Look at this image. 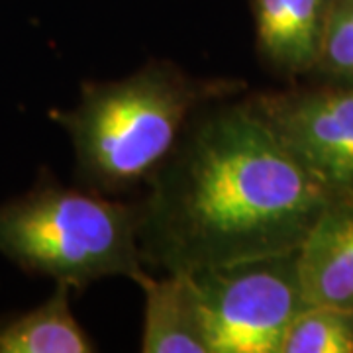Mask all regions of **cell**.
Returning a JSON list of instances; mask_svg holds the SVG:
<instances>
[{"mask_svg": "<svg viewBox=\"0 0 353 353\" xmlns=\"http://www.w3.org/2000/svg\"><path fill=\"white\" fill-rule=\"evenodd\" d=\"M145 187L143 267L183 275L299 250L334 196L250 97L202 106Z\"/></svg>", "mask_w": 353, "mask_h": 353, "instance_id": "6da1fadb", "label": "cell"}, {"mask_svg": "<svg viewBox=\"0 0 353 353\" xmlns=\"http://www.w3.org/2000/svg\"><path fill=\"white\" fill-rule=\"evenodd\" d=\"M245 88L238 79H201L153 59L124 79L83 83L75 106L50 116L71 138L81 185L116 196L150 181L202 106Z\"/></svg>", "mask_w": 353, "mask_h": 353, "instance_id": "7a4b0ae2", "label": "cell"}, {"mask_svg": "<svg viewBox=\"0 0 353 353\" xmlns=\"http://www.w3.org/2000/svg\"><path fill=\"white\" fill-rule=\"evenodd\" d=\"M0 253L26 273L85 289L104 277H134L143 261L138 204L63 187L50 175L0 204Z\"/></svg>", "mask_w": 353, "mask_h": 353, "instance_id": "3957f363", "label": "cell"}, {"mask_svg": "<svg viewBox=\"0 0 353 353\" xmlns=\"http://www.w3.org/2000/svg\"><path fill=\"white\" fill-rule=\"evenodd\" d=\"M208 353H279L306 306L296 250L189 273Z\"/></svg>", "mask_w": 353, "mask_h": 353, "instance_id": "277c9868", "label": "cell"}, {"mask_svg": "<svg viewBox=\"0 0 353 353\" xmlns=\"http://www.w3.org/2000/svg\"><path fill=\"white\" fill-rule=\"evenodd\" d=\"M250 99L332 194H353V87L310 81Z\"/></svg>", "mask_w": 353, "mask_h": 353, "instance_id": "5b68a950", "label": "cell"}, {"mask_svg": "<svg viewBox=\"0 0 353 353\" xmlns=\"http://www.w3.org/2000/svg\"><path fill=\"white\" fill-rule=\"evenodd\" d=\"M308 304L353 310V194H334L296 250Z\"/></svg>", "mask_w": 353, "mask_h": 353, "instance_id": "8992f818", "label": "cell"}, {"mask_svg": "<svg viewBox=\"0 0 353 353\" xmlns=\"http://www.w3.org/2000/svg\"><path fill=\"white\" fill-rule=\"evenodd\" d=\"M334 0H252L255 48L273 73L308 77L314 69Z\"/></svg>", "mask_w": 353, "mask_h": 353, "instance_id": "52a82bcc", "label": "cell"}, {"mask_svg": "<svg viewBox=\"0 0 353 353\" xmlns=\"http://www.w3.org/2000/svg\"><path fill=\"white\" fill-rule=\"evenodd\" d=\"M132 281L138 283L145 296L141 352L208 353L189 275L167 273L155 279L139 269Z\"/></svg>", "mask_w": 353, "mask_h": 353, "instance_id": "ba28073f", "label": "cell"}, {"mask_svg": "<svg viewBox=\"0 0 353 353\" xmlns=\"http://www.w3.org/2000/svg\"><path fill=\"white\" fill-rule=\"evenodd\" d=\"M71 287L57 283L50 299L0 322V353H92L94 341L77 322L69 303Z\"/></svg>", "mask_w": 353, "mask_h": 353, "instance_id": "9c48e42d", "label": "cell"}, {"mask_svg": "<svg viewBox=\"0 0 353 353\" xmlns=\"http://www.w3.org/2000/svg\"><path fill=\"white\" fill-rule=\"evenodd\" d=\"M279 353H353V310L306 306L290 322Z\"/></svg>", "mask_w": 353, "mask_h": 353, "instance_id": "30bf717a", "label": "cell"}, {"mask_svg": "<svg viewBox=\"0 0 353 353\" xmlns=\"http://www.w3.org/2000/svg\"><path fill=\"white\" fill-rule=\"evenodd\" d=\"M310 81L353 87V0H334Z\"/></svg>", "mask_w": 353, "mask_h": 353, "instance_id": "8fae6325", "label": "cell"}]
</instances>
